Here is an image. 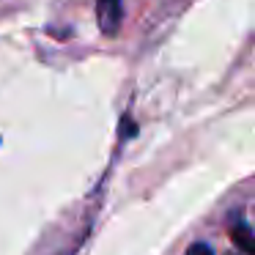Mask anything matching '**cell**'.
Listing matches in <instances>:
<instances>
[{"label": "cell", "mask_w": 255, "mask_h": 255, "mask_svg": "<svg viewBox=\"0 0 255 255\" xmlns=\"http://www.w3.org/2000/svg\"><path fill=\"white\" fill-rule=\"evenodd\" d=\"M124 19V0H96V25L105 36H116Z\"/></svg>", "instance_id": "cell-1"}, {"label": "cell", "mask_w": 255, "mask_h": 255, "mask_svg": "<svg viewBox=\"0 0 255 255\" xmlns=\"http://www.w3.org/2000/svg\"><path fill=\"white\" fill-rule=\"evenodd\" d=\"M231 239L239 244V250H242L244 255H255V242H253V228L247 225L244 220H239L236 225L231 228Z\"/></svg>", "instance_id": "cell-2"}, {"label": "cell", "mask_w": 255, "mask_h": 255, "mask_svg": "<svg viewBox=\"0 0 255 255\" xmlns=\"http://www.w3.org/2000/svg\"><path fill=\"white\" fill-rule=\"evenodd\" d=\"M187 255H214V250H211L209 244H203V242H195L192 247L187 250Z\"/></svg>", "instance_id": "cell-3"}]
</instances>
